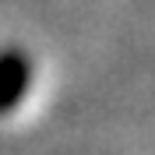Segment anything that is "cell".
Returning <instances> with one entry per match:
<instances>
[{
  "mask_svg": "<svg viewBox=\"0 0 155 155\" xmlns=\"http://www.w3.org/2000/svg\"><path fill=\"white\" fill-rule=\"evenodd\" d=\"M32 85V57L18 46L0 49V116L21 106Z\"/></svg>",
  "mask_w": 155,
  "mask_h": 155,
  "instance_id": "1",
  "label": "cell"
}]
</instances>
